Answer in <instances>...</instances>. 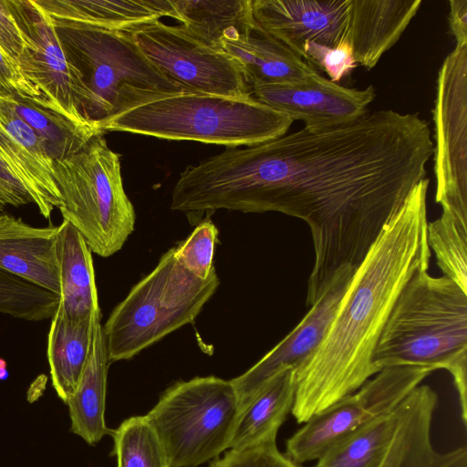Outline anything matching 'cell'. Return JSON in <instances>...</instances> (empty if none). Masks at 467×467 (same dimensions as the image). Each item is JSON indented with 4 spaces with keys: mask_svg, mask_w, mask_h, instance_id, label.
<instances>
[{
    "mask_svg": "<svg viewBox=\"0 0 467 467\" xmlns=\"http://www.w3.org/2000/svg\"><path fill=\"white\" fill-rule=\"evenodd\" d=\"M240 411L231 380L208 376L174 383L145 416L171 467H197L229 449Z\"/></svg>",
    "mask_w": 467,
    "mask_h": 467,
    "instance_id": "obj_8",
    "label": "cell"
},
{
    "mask_svg": "<svg viewBox=\"0 0 467 467\" xmlns=\"http://www.w3.org/2000/svg\"><path fill=\"white\" fill-rule=\"evenodd\" d=\"M293 119L264 103L182 92L145 103L99 127L169 140H194L226 148L250 146L286 134Z\"/></svg>",
    "mask_w": 467,
    "mask_h": 467,
    "instance_id": "obj_4",
    "label": "cell"
},
{
    "mask_svg": "<svg viewBox=\"0 0 467 467\" xmlns=\"http://www.w3.org/2000/svg\"><path fill=\"white\" fill-rule=\"evenodd\" d=\"M59 225L36 227L0 213V269L59 297Z\"/></svg>",
    "mask_w": 467,
    "mask_h": 467,
    "instance_id": "obj_18",
    "label": "cell"
},
{
    "mask_svg": "<svg viewBox=\"0 0 467 467\" xmlns=\"http://www.w3.org/2000/svg\"><path fill=\"white\" fill-rule=\"evenodd\" d=\"M394 410L338 440L313 467H376L395 426Z\"/></svg>",
    "mask_w": 467,
    "mask_h": 467,
    "instance_id": "obj_28",
    "label": "cell"
},
{
    "mask_svg": "<svg viewBox=\"0 0 467 467\" xmlns=\"http://www.w3.org/2000/svg\"><path fill=\"white\" fill-rule=\"evenodd\" d=\"M58 296L0 269V314L27 321L51 318Z\"/></svg>",
    "mask_w": 467,
    "mask_h": 467,
    "instance_id": "obj_31",
    "label": "cell"
},
{
    "mask_svg": "<svg viewBox=\"0 0 467 467\" xmlns=\"http://www.w3.org/2000/svg\"><path fill=\"white\" fill-rule=\"evenodd\" d=\"M33 203L25 187L0 158V211L6 206L19 207Z\"/></svg>",
    "mask_w": 467,
    "mask_h": 467,
    "instance_id": "obj_37",
    "label": "cell"
},
{
    "mask_svg": "<svg viewBox=\"0 0 467 467\" xmlns=\"http://www.w3.org/2000/svg\"><path fill=\"white\" fill-rule=\"evenodd\" d=\"M110 362L100 321L94 327L90 354L75 392L67 401L70 431L89 445L112 430L106 426L107 376Z\"/></svg>",
    "mask_w": 467,
    "mask_h": 467,
    "instance_id": "obj_24",
    "label": "cell"
},
{
    "mask_svg": "<svg viewBox=\"0 0 467 467\" xmlns=\"http://www.w3.org/2000/svg\"><path fill=\"white\" fill-rule=\"evenodd\" d=\"M15 96L47 109L43 97L24 78L17 64L0 50V99Z\"/></svg>",
    "mask_w": 467,
    "mask_h": 467,
    "instance_id": "obj_35",
    "label": "cell"
},
{
    "mask_svg": "<svg viewBox=\"0 0 467 467\" xmlns=\"http://www.w3.org/2000/svg\"><path fill=\"white\" fill-rule=\"evenodd\" d=\"M251 96L306 127H326L355 120L375 99L372 85L358 89L343 87L322 75L299 85L253 87Z\"/></svg>",
    "mask_w": 467,
    "mask_h": 467,
    "instance_id": "obj_15",
    "label": "cell"
},
{
    "mask_svg": "<svg viewBox=\"0 0 467 467\" xmlns=\"http://www.w3.org/2000/svg\"><path fill=\"white\" fill-rule=\"evenodd\" d=\"M117 467H171L166 452L146 416H133L112 430Z\"/></svg>",
    "mask_w": 467,
    "mask_h": 467,
    "instance_id": "obj_29",
    "label": "cell"
},
{
    "mask_svg": "<svg viewBox=\"0 0 467 467\" xmlns=\"http://www.w3.org/2000/svg\"><path fill=\"white\" fill-rule=\"evenodd\" d=\"M426 177L413 188L356 269L320 344L296 370L298 423L355 392L379 370L373 354L410 279L428 270Z\"/></svg>",
    "mask_w": 467,
    "mask_h": 467,
    "instance_id": "obj_2",
    "label": "cell"
},
{
    "mask_svg": "<svg viewBox=\"0 0 467 467\" xmlns=\"http://www.w3.org/2000/svg\"><path fill=\"white\" fill-rule=\"evenodd\" d=\"M46 16L55 27L67 62L90 95L88 121L99 133L102 123L119 114L185 92L144 56L130 31Z\"/></svg>",
    "mask_w": 467,
    "mask_h": 467,
    "instance_id": "obj_5",
    "label": "cell"
},
{
    "mask_svg": "<svg viewBox=\"0 0 467 467\" xmlns=\"http://www.w3.org/2000/svg\"><path fill=\"white\" fill-rule=\"evenodd\" d=\"M432 115L435 202L467 223V45L441 66Z\"/></svg>",
    "mask_w": 467,
    "mask_h": 467,
    "instance_id": "obj_11",
    "label": "cell"
},
{
    "mask_svg": "<svg viewBox=\"0 0 467 467\" xmlns=\"http://www.w3.org/2000/svg\"><path fill=\"white\" fill-rule=\"evenodd\" d=\"M53 164L63 220L80 233L92 253L109 257L119 251L136 221L123 188L119 154L99 134Z\"/></svg>",
    "mask_w": 467,
    "mask_h": 467,
    "instance_id": "obj_7",
    "label": "cell"
},
{
    "mask_svg": "<svg viewBox=\"0 0 467 467\" xmlns=\"http://www.w3.org/2000/svg\"><path fill=\"white\" fill-rule=\"evenodd\" d=\"M0 158L25 187L40 214L49 219L62 202L53 161L36 132L2 99Z\"/></svg>",
    "mask_w": 467,
    "mask_h": 467,
    "instance_id": "obj_17",
    "label": "cell"
},
{
    "mask_svg": "<svg viewBox=\"0 0 467 467\" xmlns=\"http://www.w3.org/2000/svg\"><path fill=\"white\" fill-rule=\"evenodd\" d=\"M59 226L57 308L69 320L101 319L92 252L71 223L63 220Z\"/></svg>",
    "mask_w": 467,
    "mask_h": 467,
    "instance_id": "obj_22",
    "label": "cell"
},
{
    "mask_svg": "<svg viewBox=\"0 0 467 467\" xmlns=\"http://www.w3.org/2000/svg\"><path fill=\"white\" fill-rule=\"evenodd\" d=\"M179 22L200 42L223 50L255 25L252 0H172Z\"/></svg>",
    "mask_w": 467,
    "mask_h": 467,
    "instance_id": "obj_26",
    "label": "cell"
},
{
    "mask_svg": "<svg viewBox=\"0 0 467 467\" xmlns=\"http://www.w3.org/2000/svg\"><path fill=\"white\" fill-rule=\"evenodd\" d=\"M355 271L347 267L277 345L244 374L231 379L241 409L275 374L285 368L297 369L323 339Z\"/></svg>",
    "mask_w": 467,
    "mask_h": 467,
    "instance_id": "obj_13",
    "label": "cell"
},
{
    "mask_svg": "<svg viewBox=\"0 0 467 467\" xmlns=\"http://www.w3.org/2000/svg\"><path fill=\"white\" fill-rule=\"evenodd\" d=\"M217 237L216 226L210 219H205L174 247V254L184 268L196 277L206 280L215 271L213 255Z\"/></svg>",
    "mask_w": 467,
    "mask_h": 467,
    "instance_id": "obj_32",
    "label": "cell"
},
{
    "mask_svg": "<svg viewBox=\"0 0 467 467\" xmlns=\"http://www.w3.org/2000/svg\"><path fill=\"white\" fill-rule=\"evenodd\" d=\"M257 26L302 57L308 41H348L349 0H252Z\"/></svg>",
    "mask_w": 467,
    "mask_h": 467,
    "instance_id": "obj_14",
    "label": "cell"
},
{
    "mask_svg": "<svg viewBox=\"0 0 467 467\" xmlns=\"http://www.w3.org/2000/svg\"><path fill=\"white\" fill-rule=\"evenodd\" d=\"M48 17L94 27L130 31L169 16L179 20L172 0H33Z\"/></svg>",
    "mask_w": 467,
    "mask_h": 467,
    "instance_id": "obj_21",
    "label": "cell"
},
{
    "mask_svg": "<svg viewBox=\"0 0 467 467\" xmlns=\"http://www.w3.org/2000/svg\"><path fill=\"white\" fill-rule=\"evenodd\" d=\"M219 284L216 270L202 280L181 265L174 247L169 249L102 326L109 362L130 359L194 322Z\"/></svg>",
    "mask_w": 467,
    "mask_h": 467,
    "instance_id": "obj_6",
    "label": "cell"
},
{
    "mask_svg": "<svg viewBox=\"0 0 467 467\" xmlns=\"http://www.w3.org/2000/svg\"><path fill=\"white\" fill-rule=\"evenodd\" d=\"M6 4L29 47L24 78L43 97L48 109L95 129L88 121L90 95L67 62L54 26L33 0H6Z\"/></svg>",
    "mask_w": 467,
    "mask_h": 467,
    "instance_id": "obj_12",
    "label": "cell"
},
{
    "mask_svg": "<svg viewBox=\"0 0 467 467\" xmlns=\"http://www.w3.org/2000/svg\"><path fill=\"white\" fill-rule=\"evenodd\" d=\"M100 319L73 321L57 308L47 335V360L52 386L67 403L75 392L88 362L94 327Z\"/></svg>",
    "mask_w": 467,
    "mask_h": 467,
    "instance_id": "obj_25",
    "label": "cell"
},
{
    "mask_svg": "<svg viewBox=\"0 0 467 467\" xmlns=\"http://www.w3.org/2000/svg\"><path fill=\"white\" fill-rule=\"evenodd\" d=\"M380 371L396 366L446 369L467 422V293L442 275L419 271L400 293L373 354Z\"/></svg>",
    "mask_w": 467,
    "mask_h": 467,
    "instance_id": "obj_3",
    "label": "cell"
},
{
    "mask_svg": "<svg viewBox=\"0 0 467 467\" xmlns=\"http://www.w3.org/2000/svg\"><path fill=\"white\" fill-rule=\"evenodd\" d=\"M28 47L9 11L6 0H0V50L18 66Z\"/></svg>",
    "mask_w": 467,
    "mask_h": 467,
    "instance_id": "obj_36",
    "label": "cell"
},
{
    "mask_svg": "<svg viewBox=\"0 0 467 467\" xmlns=\"http://www.w3.org/2000/svg\"><path fill=\"white\" fill-rule=\"evenodd\" d=\"M8 377L6 364L5 360L0 359V379H5Z\"/></svg>",
    "mask_w": 467,
    "mask_h": 467,
    "instance_id": "obj_39",
    "label": "cell"
},
{
    "mask_svg": "<svg viewBox=\"0 0 467 467\" xmlns=\"http://www.w3.org/2000/svg\"><path fill=\"white\" fill-rule=\"evenodd\" d=\"M432 372L418 366L382 368L355 392L305 422L286 441L285 455L298 464L317 461L338 440L393 411Z\"/></svg>",
    "mask_w": 467,
    "mask_h": 467,
    "instance_id": "obj_9",
    "label": "cell"
},
{
    "mask_svg": "<svg viewBox=\"0 0 467 467\" xmlns=\"http://www.w3.org/2000/svg\"><path fill=\"white\" fill-rule=\"evenodd\" d=\"M449 4V27L456 46L467 45V0H451Z\"/></svg>",
    "mask_w": 467,
    "mask_h": 467,
    "instance_id": "obj_38",
    "label": "cell"
},
{
    "mask_svg": "<svg viewBox=\"0 0 467 467\" xmlns=\"http://www.w3.org/2000/svg\"><path fill=\"white\" fill-rule=\"evenodd\" d=\"M4 100L37 135L48 156L54 160L77 153L98 131L72 122L56 111L41 108L16 96Z\"/></svg>",
    "mask_w": 467,
    "mask_h": 467,
    "instance_id": "obj_27",
    "label": "cell"
},
{
    "mask_svg": "<svg viewBox=\"0 0 467 467\" xmlns=\"http://www.w3.org/2000/svg\"><path fill=\"white\" fill-rule=\"evenodd\" d=\"M418 113L376 110L342 124L306 127L188 165L171 209L277 212L310 228L315 264L306 306L347 267H358L385 225L426 178L433 154Z\"/></svg>",
    "mask_w": 467,
    "mask_h": 467,
    "instance_id": "obj_1",
    "label": "cell"
},
{
    "mask_svg": "<svg viewBox=\"0 0 467 467\" xmlns=\"http://www.w3.org/2000/svg\"><path fill=\"white\" fill-rule=\"evenodd\" d=\"M302 58L315 69L326 72L329 79L336 83L358 66L348 41L335 47L308 41L303 47Z\"/></svg>",
    "mask_w": 467,
    "mask_h": 467,
    "instance_id": "obj_33",
    "label": "cell"
},
{
    "mask_svg": "<svg viewBox=\"0 0 467 467\" xmlns=\"http://www.w3.org/2000/svg\"><path fill=\"white\" fill-rule=\"evenodd\" d=\"M209 467H301L281 453L276 441L264 442L243 449H230L222 458H215Z\"/></svg>",
    "mask_w": 467,
    "mask_h": 467,
    "instance_id": "obj_34",
    "label": "cell"
},
{
    "mask_svg": "<svg viewBox=\"0 0 467 467\" xmlns=\"http://www.w3.org/2000/svg\"><path fill=\"white\" fill-rule=\"evenodd\" d=\"M130 32L144 56L185 92L252 98L237 61L225 51L200 42L182 25L158 20Z\"/></svg>",
    "mask_w": 467,
    "mask_h": 467,
    "instance_id": "obj_10",
    "label": "cell"
},
{
    "mask_svg": "<svg viewBox=\"0 0 467 467\" xmlns=\"http://www.w3.org/2000/svg\"><path fill=\"white\" fill-rule=\"evenodd\" d=\"M420 0H349L348 41L357 62L373 68L400 39Z\"/></svg>",
    "mask_w": 467,
    "mask_h": 467,
    "instance_id": "obj_19",
    "label": "cell"
},
{
    "mask_svg": "<svg viewBox=\"0 0 467 467\" xmlns=\"http://www.w3.org/2000/svg\"><path fill=\"white\" fill-rule=\"evenodd\" d=\"M223 50L239 64L251 87L299 85L318 71L257 24L242 38L224 42Z\"/></svg>",
    "mask_w": 467,
    "mask_h": 467,
    "instance_id": "obj_20",
    "label": "cell"
},
{
    "mask_svg": "<svg viewBox=\"0 0 467 467\" xmlns=\"http://www.w3.org/2000/svg\"><path fill=\"white\" fill-rule=\"evenodd\" d=\"M295 394L296 369L285 368L271 378L241 409L229 449L276 441Z\"/></svg>",
    "mask_w": 467,
    "mask_h": 467,
    "instance_id": "obj_23",
    "label": "cell"
},
{
    "mask_svg": "<svg viewBox=\"0 0 467 467\" xmlns=\"http://www.w3.org/2000/svg\"><path fill=\"white\" fill-rule=\"evenodd\" d=\"M427 237L443 275L467 293V223L442 211L438 219L428 223Z\"/></svg>",
    "mask_w": 467,
    "mask_h": 467,
    "instance_id": "obj_30",
    "label": "cell"
},
{
    "mask_svg": "<svg viewBox=\"0 0 467 467\" xmlns=\"http://www.w3.org/2000/svg\"><path fill=\"white\" fill-rule=\"evenodd\" d=\"M437 393L416 387L395 409V426L376 467H467V450L437 451L431 439Z\"/></svg>",
    "mask_w": 467,
    "mask_h": 467,
    "instance_id": "obj_16",
    "label": "cell"
}]
</instances>
